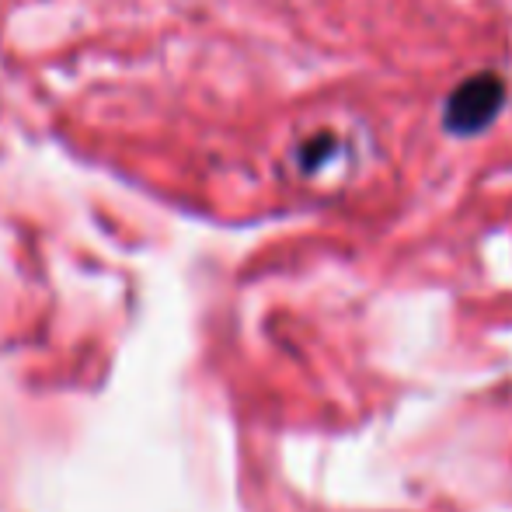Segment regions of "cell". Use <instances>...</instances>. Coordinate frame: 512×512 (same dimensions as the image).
Returning <instances> with one entry per match:
<instances>
[{
  "mask_svg": "<svg viewBox=\"0 0 512 512\" xmlns=\"http://www.w3.org/2000/svg\"><path fill=\"white\" fill-rule=\"evenodd\" d=\"M499 105H502V84L495 81V77L481 74L478 81H467L464 88L450 98V115H446V119H450L453 129L471 133V129L485 126V122L499 112Z\"/></svg>",
  "mask_w": 512,
  "mask_h": 512,
  "instance_id": "obj_1",
  "label": "cell"
}]
</instances>
